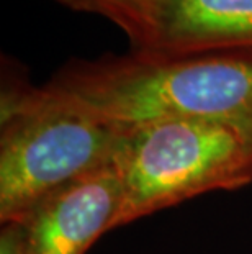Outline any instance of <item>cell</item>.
<instances>
[{"label":"cell","instance_id":"cell-1","mask_svg":"<svg viewBox=\"0 0 252 254\" xmlns=\"http://www.w3.org/2000/svg\"><path fill=\"white\" fill-rule=\"evenodd\" d=\"M45 85L118 125L198 118L252 127V51L71 59Z\"/></svg>","mask_w":252,"mask_h":254},{"label":"cell","instance_id":"cell-2","mask_svg":"<svg viewBox=\"0 0 252 254\" xmlns=\"http://www.w3.org/2000/svg\"><path fill=\"white\" fill-rule=\"evenodd\" d=\"M125 125L3 69L0 223H20L59 189L115 163Z\"/></svg>","mask_w":252,"mask_h":254},{"label":"cell","instance_id":"cell-3","mask_svg":"<svg viewBox=\"0 0 252 254\" xmlns=\"http://www.w3.org/2000/svg\"><path fill=\"white\" fill-rule=\"evenodd\" d=\"M115 164L123 182L116 230L202 193L252 184V127L198 118L125 125Z\"/></svg>","mask_w":252,"mask_h":254},{"label":"cell","instance_id":"cell-4","mask_svg":"<svg viewBox=\"0 0 252 254\" xmlns=\"http://www.w3.org/2000/svg\"><path fill=\"white\" fill-rule=\"evenodd\" d=\"M121 202L123 182L115 163L67 184L15 223L25 254H85L115 230Z\"/></svg>","mask_w":252,"mask_h":254},{"label":"cell","instance_id":"cell-5","mask_svg":"<svg viewBox=\"0 0 252 254\" xmlns=\"http://www.w3.org/2000/svg\"><path fill=\"white\" fill-rule=\"evenodd\" d=\"M136 51H252V0H160L151 41Z\"/></svg>","mask_w":252,"mask_h":254},{"label":"cell","instance_id":"cell-6","mask_svg":"<svg viewBox=\"0 0 252 254\" xmlns=\"http://www.w3.org/2000/svg\"><path fill=\"white\" fill-rule=\"evenodd\" d=\"M76 12L103 17L128 36L133 50L151 41L160 0H54Z\"/></svg>","mask_w":252,"mask_h":254},{"label":"cell","instance_id":"cell-7","mask_svg":"<svg viewBox=\"0 0 252 254\" xmlns=\"http://www.w3.org/2000/svg\"><path fill=\"white\" fill-rule=\"evenodd\" d=\"M0 254H25L17 225H2V230H0Z\"/></svg>","mask_w":252,"mask_h":254}]
</instances>
